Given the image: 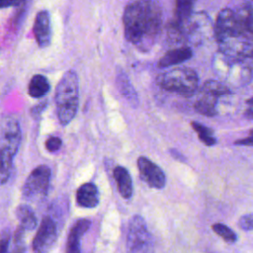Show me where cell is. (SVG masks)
Instances as JSON below:
<instances>
[{
  "label": "cell",
  "mask_w": 253,
  "mask_h": 253,
  "mask_svg": "<svg viewBox=\"0 0 253 253\" xmlns=\"http://www.w3.org/2000/svg\"><path fill=\"white\" fill-rule=\"evenodd\" d=\"M160 13L149 2L136 1L128 4L124 13L125 36L141 49L151 46L160 29Z\"/></svg>",
  "instance_id": "obj_1"
},
{
  "label": "cell",
  "mask_w": 253,
  "mask_h": 253,
  "mask_svg": "<svg viewBox=\"0 0 253 253\" xmlns=\"http://www.w3.org/2000/svg\"><path fill=\"white\" fill-rule=\"evenodd\" d=\"M54 100L60 125H68L76 116L79 103V82L74 70L63 74L56 86Z\"/></svg>",
  "instance_id": "obj_2"
},
{
  "label": "cell",
  "mask_w": 253,
  "mask_h": 253,
  "mask_svg": "<svg viewBox=\"0 0 253 253\" xmlns=\"http://www.w3.org/2000/svg\"><path fill=\"white\" fill-rule=\"evenodd\" d=\"M156 82L166 91L183 96H191L198 89L199 76L192 68L176 67L160 73Z\"/></svg>",
  "instance_id": "obj_3"
},
{
  "label": "cell",
  "mask_w": 253,
  "mask_h": 253,
  "mask_svg": "<svg viewBox=\"0 0 253 253\" xmlns=\"http://www.w3.org/2000/svg\"><path fill=\"white\" fill-rule=\"evenodd\" d=\"M213 63L217 75L231 85L244 86L252 78L251 69L245 60L233 58L220 52Z\"/></svg>",
  "instance_id": "obj_4"
},
{
  "label": "cell",
  "mask_w": 253,
  "mask_h": 253,
  "mask_svg": "<svg viewBox=\"0 0 253 253\" xmlns=\"http://www.w3.org/2000/svg\"><path fill=\"white\" fill-rule=\"evenodd\" d=\"M50 175L51 172L48 166L40 165L36 167L30 173L23 186V198L29 202H39L42 200L48 192Z\"/></svg>",
  "instance_id": "obj_5"
},
{
  "label": "cell",
  "mask_w": 253,
  "mask_h": 253,
  "mask_svg": "<svg viewBox=\"0 0 253 253\" xmlns=\"http://www.w3.org/2000/svg\"><path fill=\"white\" fill-rule=\"evenodd\" d=\"M126 247L130 252H149L153 250L151 235L145 220L140 215H133L128 222Z\"/></svg>",
  "instance_id": "obj_6"
},
{
  "label": "cell",
  "mask_w": 253,
  "mask_h": 253,
  "mask_svg": "<svg viewBox=\"0 0 253 253\" xmlns=\"http://www.w3.org/2000/svg\"><path fill=\"white\" fill-rule=\"evenodd\" d=\"M22 138L20 124L13 117H5L1 122L0 134V157L13 159L17 154Z\"/></svg>",
  "instance_id": "obj_7"
},
{
  "label": "cell",
  "mask_w": 253,
  "mask_h": 253,
  "mask_svg": "<svg viewBox=\"0 0 253 253\" xmlns=\"http://www.w3.org/2000/svg\"><path fill=\"white\" fill-rule=\"evenodd\" d=\"M245 32L246 30L238 12L225 8L218 13L214 25V36L217 42L245 34Z\"/></svg>",
  "instance_id": "obj_8"
},
{
  "label": "cell",
  "mask_w": 253,
  "mask_h": 253,
  "mask_svg": "<svg viewBox=\"0 0 253 253\" xmlns=\"http://www.w3.org/2000/svg\"><path fill=\"white\" fill-rule=\"evenodd\" d=\"M56 223L49 215L42 217L37 234L33 239V250L38 253L47 252L56 240Z\"/></svg>",
  "instance_id": "obj_9"
},
{
  "label": "cell",
  "mask_w": 253,
  "mask_h": 253,
  "mask_svg": "<svg viewBox=\"0 0 253 253\" xmlns=\"http://www.w3.org/2000/svg\"><path fill=\"white\" fill-rule=\"evenodd\" d=\"M137 167L141 178L151 188L163 189L166 185V177L163 170L147 157L140 156L137 159Z\"/></svg>",
  "instance_id": "obj_10"
},
{
  "label": "cell",
  "mask_w": 253,
  "mask_h": 253,
  "mask_svg": "<svg viewBox=\"0 0 253 253\" xmlns=\"http://www.w3.org/2000/svg\"><path fill=\"white\" fill-rule=\"evenodd\" d=\"M33 33L35 39L41 47H46L51 41V25L49 13L45 10L39 12L36 16Z\"/></svg>",
  "instance_id": "obj_11"
},
{
  "label": "cell",
  "mask_w": 253,
  "mask_h": 253,
  "mask_svg": "<svg viewBox=\"0 0 253 253\" xmlns=\"http://www.w3.org/2000/svg\"><path fill=\"white\" fill-rule=\"evenodd\" d=\"M91 221L87 218H81L75 221V223L70 228L67 237L66 249L68 253H78L80 252V239L83 234L89 229Z\"/></svg>",
  "instance_id": "obj_12"
},
{
  "label": "cell",
  "mask_w": 253,
  "mask_h": 253,
  "mask_svg": "<svg viewBox=\"0 0 253 253\" xmlns=\"http://www.w3.org/2000/svg\"><path fill=\"white\" fill-rule=\"evenodd\" d=\"M220 98L221 97L214 93L202 89V94L195 103V109L201 115L207 117H214L218 114L217 105Z\"/></svg>",
  "instance_id": "obj_13"
},
{
  "label": "cell",
  "mask_w": 253,
  "mask_h": 253,
  "mask_svg": "<svg viewBox=\"0 0 253 253\" xmlns=\"http://www.w3.org/2000/svg\"><path fill=\"white\" fill-rule=\"evenodd\" d=\"M77 204L82 208L92 209L99 204V191L95 184L85 183L76 192Z\"/></svg>",
  "instance_id": "obj_14"
},
{
  "label": "cell",
  "mask_w": 253,
  "mask_h": 253,
  "mask_svg": "<svg viewBox=\"0 0 253 253\" xmlns=\"http://www.w3.org/2000/svg\"><path fill=\"white\" fill-rule=\"evenodd\" d=\"M193 55V51L190 47L184 46V47H178L171 49L167 51L159 60L157 63V66L159 68H166L175 64L182 63L184 61H187L190 59Z\"/></svg>",
  "instance_id": "obj_15"
},
{
  "label": "cell",
  "mask_w": 253,
  "mask_h": 253,
  "mask_svg": "<svg viewBox=\"0 0 253 253\" xmlns=\"http://www.w3.org/2000/svg\"><path fill=\"white\" fill-rule=\"evenodd\" d=\"M114 178L118 185V190L124 199L129 200L132 197L133 186L128 171L123 166H117L114 169Z\"/></svg>",
  "instance_id": "obj_16"
},
{
  "label": "cell",
  "mask_w": 253,
  "mask_h": 253,
  "mask_svg": "<svg viewBox=\"0 0 253 253\" xmlns=\"http://www.w3.org/2000/svg\"><path fill=\"white\" fill-rule=\"evenodd\" d=\"M116 81H117L118 89L120 90L121 94L125 97V99L132 107H136L138 105V97L127 75L123 70H118Z\"/></svg>",
  "instance_id": "obj_17"
},
{
  "label": "cell",
  "mask_w": 253,
  "mask_h": 253,
  "mask_svg": "<svg viewBox=\"0 0 253 253\" xmlns=\"http://www.w3.org/2000/svg\"><path fill=\"white\" fill-rule=\"evenodd\" d=\"M49 89L50 85L47 78L42 74H36L30 81L28 92L33 98H41L47 94Z\"/></svg>",
  "instance_id": "obj_18"
},
{
  "label": "cell",
  "mask_w": 253,
  "mask_h": 253,
  "mask_svg": "<svg viewBox=\"0 0 253 253\" xmlns=\"http://www.w3.org/2000/svg\"><path fill=\"white\" fill-rule=\"evenodd\" d=\"M16 216L20 221V226L25 230H33L38 224V219L33 210L27 205H20L16 209Z\"/></svg>",
  "instance_id": "obj_19"
},
{
  "label": "cell",
  "mask_w": 253,
  "mask_h": 253,
  "mask_svg": "<svg viewBox=\"0 0 253 253\" xmlns=\"http://www.w3.org/2000/svg\"><path fill=\"white\" fill-rule=\"evenodd\" d=\"M196 0H176V17H177V29H180L184 23L189 20L191 12Z\"/></svg>",
  "instance_id": "obj_20"
},
{
  "label": "cell",
  "mask_w": 253,
  "mask_h": 253,
  "mask_svg": "<svg viewBox=\"0 0 253 253\" xmlns=\"http://www.w3.org/2000/svg\"><path fill=\"white\" fill-rule=\"evenodd\" d=\"M191 125H192V127L194 128V130L198 133L200 140L204 144H206L207 146H212L216 143V139L213 136V132L210 127H208L198 122H192Z\"/></svg>",
  "instance_id": "obj_21"
},
{
  "label": "cell",
  "mask_w": 253,
  "mask_h": 253,
  "mask_svg": "<svg viewBox=\"0 0 253 253\" xmlns=\"http://www.w3.org/2000/svg\"><path fill=\"white\" fill-rule=\"evenodd\" d=\"M203 90L210 91L216 94L219 97H226L231 94V91L227 85L217 80H208L203 85Z\"/></svg>",
  "instance_id": "obj_22"
},
{
  "label": "cell",
  "mask_w": 253,
  "mask_h": 253,
  "mask_svg": "<svg viewBox=\"0 0 253 253\" xmlns=\"http://www.w3.org/2000/svg\"><path fill=\"white\" fill-rule=\"evenodd\" d=\"M212 230L219 235L223 240H225L228 243H233L236 241L237 236L234 231H232L228 226L222 223H214L212 226Z\"/></svg>",
  "instance_id": "obj_23"
},
{
  "label": "cell",
  "mask_w": 253,
  "mask_h": 253,
  "mask_svg": "<svg viewBox=\"0 0 253 253\" xmlns=\"http://www.w3.org/2000/svg\"><path fill=\"white\" fill-rule=\"evenodd\" d=\"M238 226L243 230H253V213L242 215L239 218Z\"/></svg>",
  "instance_id": "obj_24"
},
{
  "label": "cell",
  "mask_w": 253,
  "mask_h": 253,
  "mask_svg": "<svg viewBox=\"0 0 253 253\" xmlns=\"http://www.w3.org/2000/svg\"><path fill=\"white\" fill-rule=\"evenodd\" d=\"M61 144H62V141L57 136H50L45 141V147L50 152L57 151L61 147Z\"/></svg>",
  "instance_id": "obj_25"
},
{
  "label": "cell",
  "mask_w": 253,
  "mask_h": 253,
  "mask_svg": "<svg viewBox=\"0 0 253 253\" xmlns=\"http://www.w3.org/2000/svg\"><path fill=\"white\" fill-rule=\"evenodd\" d=\"M9 241H10L9 230H4L2 232V236H1V252L2 253H5L8 250Z\"/></svg>",
  "instance_id": "obj_26"
},
{
  "label": "cell",
  "mask_w": 253,
  "mask_h": 253,
  "mask_svg": "<svg viewBox=\"0 0 253 253\" xmlns=\"http://www.w3.org/2000/svg\"><path fill=\"white\" fill-rule=\"evenodd\" d=\"M46 103H47L46 101H43V102L40 103L39 105L35 106V107L31 110V114H32L34 117L40 116V115L43 112V110L46 108Z\"/></svg>",
  "instance_id": "obj_27"
},
{
  "label": "cell",
  "mask_w": 253,
  "mask_h": 253,
  "mask_svg": "<svg viewBox=\"0 0 253 253\" xmlns=\"http://www.w3.org/2000/svg\"><path fill=\"white\" fill-rule=\"evenodd\" d=\"M245 116L248 119L253 120V97L246 101V108H245Z\"/></svg>",
  "instance_id": "obj_28"
},
{
  "label": "cell",
  "mask_w": 253,
  "mask_h": 253,
  "mask_svg": "<svg viewBox=\"0 0 253 253\" xmlns=\"http://www.w3.org/2000/svg\"><path fill=\"white\" fill-rule=\"evenodd\" d=\"M235 144L253 146V129L250 131L249 136H247V137H245V138H243V139H239V140L235 141Z\"/></svg>",
  "instance_id": "obj_29"
},
{
  "label": "cell",
  "mask_w": 253,
  "mask_h": 253,
  "mask_svg": "<svg viewBox=\"0 0 253 253\" xmlns=\"http://www.w3.org/2000/svg\"><path fill=\"white\" fill-rule=\"evenodd\" d=\"M19 3L18 0H1V7H11V6H16Z\"/></svg>",
  "instance_id": "obj_30"
}]
</instances>
